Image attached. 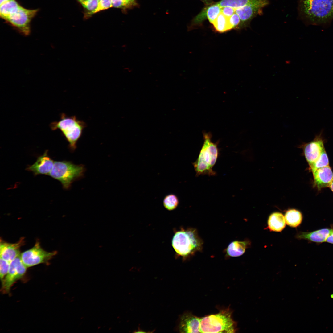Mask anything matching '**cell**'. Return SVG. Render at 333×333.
I'll return each mask as SVG.
<instances>
[{"label": "cell", "instance_id": "obj_27", "mask_svg": "<svg viewBox=\"0 0 333 333\" xmlns=\"http://www.w3.org/2000/svg\"><path fill=\"white\" fill-rule=\"evenodd\" d=\"M10 264L9 262L0 258V277L1 281L8 271Z\"/></svg>", "mask_w": 333, "mask_h": 333}, {"label": "cell", "instance_id": "obj_29", "mask_svg": "<svg viewBox=\"0 0 333 333\" xmlns=\"http://www.w3.org/2000/svg\"><path fill=\"white\" fill-rule=\"evenodd\" d=\"M228 22L231 30L237 28L239 29L240 20L239 16L236 13L228 18Z\"/></svg>", "mask_w": 333, "mask_h": 333}, {"label": "cell", "instance_id": "obj_21", "mask_svg": "<svg viewBox=\"0 0 333 333\" xmlns=\"http://www.w3.org/2000/svg\"><path fill=\"white\" fill-rule=\"evenodd\" d=\"M221 7L216 3L207 6L203 9L206 18L213 24L221 11Z\"/></svg>", "mask_w": 333, "mask_h": 333}, {"label": "cell", "instance_id": "obj_18", "mask_svg": "<svg viewBox=\"0 0 333 333\" xmlns=\"http://www.w3.org/2000/svg\"><path fill=\"white\" fill-rule=\"evenodd\" d=\"M302 218L301 212L295 209L287 210L285 216L286 224L293 227H296L298 226L302 222Z\"/></svg>", "mask_w": 333, "mask_h": 333}, {"label": "cell", "instance_id": "obj_7", "mask_svg": "<svg viewBox=\"0 0 333 333\" xmlns=\"http://www.w3.org/2000/svg\"><path fill=\"white\" fill-rule=\"evenodd\" d=\"M38 9H28L20 6L5 20L23 35H27L30 32V23L36 15Z\"/></svg>", "mask_w": 333, "mask_h": 333}, {"label": "cell", "instance_id": "obj_13", "mask_svg": "<svg viewBox=\"0 0 333 333\" xmlns=\"http://www.w3.org/2000/svg\"><path fill=\"white\" fill-rule=\"evenodd\" d=\"M23 237L21 238L16 243H9L0 239V257L9 262L20 255V248L24 244Z\"/></svg>", "mask_w": 333, "mask_h": 333}, {"label": "cell", "instance_id": "obj_19", "mask_svg": "<svg viewBox=\"0 0 333 333\" xmlns=\"http://www.w3.org/2000/svg\"><path fill=\"white\" fill-rule=\"evenodd\" d=\"M20 6V5L16 0H10L1 4L0 7L1 17L5 20Z\"/></svg>", "mask_w": 333, "mask_h": 333}, {"label": "cell", "instance_id": "obj_14", "mask_svg": "<svg viewBox=\"0 0 333 333\" xmlns=\"http://www.w3.org/2000/svg\"><path fill=\"white\" fill-rule=\"evenodd\" d=\"M54 163V162L48 154V151L47 150L43 155L38 158L34 164L29 166L27 169L32 172L35 175H48L53 168Z\"/></svg>", "mask_w": 333, "mask_h": 333}, {"label": "cell", "instance_id": "obj_1", "mask_svg": "<svg viewBox=\"0 0 333 333\" xmlns=\"http://www.w3.org/2000/svg\"><path fill=\"white\" fill-rule=\"evenodd\" d=\"M300 17L309 24L324 25L333 19V0H298Z\"/></svg>", "mask_w": 333, "mask_h": 333}, {"label": "cell", "instance_id": "obj_4", "mask_svg": "<svg viewBox=\"0 0 333 333\" xmlns=\"http://www.w3.org/2000/svg\"><path fill=\"white\" fill-rule=\"evenodd\" d=\"M53 130L59 129L69 144V147L73 152L77 148L78 141L81 138L86 123L78 119L75 116H69L64 113L60 115V120L50 124Z\"/></svg>", "mask_w": 333, "mask_h": 333}, {"label": "cell", "instance_id": "obj_25", "mask_svg": "<svg viewBox=\"0 0 333 333\" xmlns=\"http://www.w3.org/2000/svg\"><path fill=\"white\" fill-rule=\"evenodd\" d=\"M113 6L125 9L137 5L136 0H111Z\"/></svg>", "mask_w": 333, "mask_h": 333}, {"label": "cell", "instance_id": "obj_33", "mask_svg": "<svg viewBox=\"0 0 333 333\" xmlns=\"http://www.w3.org/2000/svg\"><path fill=\"white\" fill-rule=\"evenodd\" d=\"M329 188L333 193V181H332V183L330 185Z\"/></svg>", "mask_w": 333, "mask_h": 333}, {"label": "cell", "instance_id": "obj_35", "mask_svg": "<svg viewBox=\"0 0 333 333\" xmlns=\"http://www.w3.org/2000/svg\"><path fill=\"white\" fill-rule=\"evenodd\" d=\"M77 0L79 2L81 1H89V0Z\"/></svg>", "mask_w": 333, "mask_h": 333}, {"label": "cell", "instance_id": "obj_3", "mask_svg": "<svg viewBox=\"0 0 333 333\" xmlns=\"http://www.w3.org/2000/svg\"><path fill=\"white\" fill-rule=\"evenodd\" d=\"M204 142L196 161L193 163L196 176L201 175H215L216 173L213 170L219 155L217 143L211 141L210 133H203Z\"/></svg>", "mask_w": 333, "mask_h": 333}, {"label": "cell", "instance_id": "obj_17", "mask_svg": "<svg viewBox=\"0 0 333 333\" xmlns=\"http://www.w3.org/2000/svg\"><path fill=\"white\" fill-rule=\"evenodd\" d=\"M286 220L283 215L279 212L273 213L268 221V227L271 231L280 232L285 227Z\"/></svg>", "mask_w": 333, "mask_h": 333}, {"label": "cell", "instance_id": "obj_32", "mask_svg": "<svg viewBox=\"0 0 333 333\" xmlns=\"http://www.w3.org/2000/svg\"><path fill=\"white\" fill-rule=\"evenodd\" d=\"M207 6L210 5L214 2L212 0H200Z\"/></svg>", "mask_w": 333, "mask_h": 333}, {"label": "cell", "instance_id": "obj_15", "mask_svg": "<svg viewBox=\"0 0 333 333\" xmlns=\"http://www.w3.org/2000/svg\"><path fill=\"white\" fill-rule=\"evenodd\" d=\"M333 228H325L310 232H300L296 237L299 239H304L316 243H321L326 241Z\"/></svg>", "mask_w": 333, "mask_h": 333}, {"label": "cell", "instance_id": "obj_12", "mask_svg": "<svg viewBox=\"0 0 333 333\" xmlns=\"http://www.w3.org/2000/svg\"><path fill=\"white\" fill-rule=\"evenodd\" d=\"M201 318L190 313H185L179 318L178 330L181 333H200Z\"/></svg>", "mask_w": 333, "mask_h": 333}, {"label": "cell", "instance_id": "obj_5", "mask_svg": "<svg viewBox=\"0 0 333 333\" xmlns=\"http://www.w3.org/2000/svg\"><path fill=\"white\" fill-rule=\"evenodd\" d=\"M232 313L229 309H226L201 318V332H235L236 325L232 318Z\"/></svg>", "mask_w": 333, "mask_h": 333}, {"label": "cell", "instance_id": "obj_31", "mask_svg": "<svg viewBox=\"0 0 333 333\" xmlns=\"http://www.w3.org/2000/svg\"><path fill=\"white\" fill-rule=\"evenodd\" d=\"M326 242L330 244H333V230L327 238Z\"/></svg>", "mask_w": 333, "mask_h": 333}, {"label": "cell", "instance_id": "obj_9", "mask_svg": "<svg viewBox=\"0 0 333 333\" xmlns=\"http://www.w3.org/2000/svg\"><path fill=\"white\" fill-rule=\"evenodd\" d=\"M27 268L21 259L20 255L10 262L8 271L2 281L3 293H9L13 285L24 275Z\"/></svg>", "mask_w": 333, "mask_h": 333}, {"label": "cell", "instance_id": "obj_11", "mask_svg": "<svg viewBox=\"0 0 333 333\" xmlns=\"http://www.w3.org/2000/svg\"><path fill=\"white\" fill-rule=\"evenodd\" d=\"M312 173L314 187L318 191L329 187L333 181V172L329 165L319 168Z\"/></svg>", "mask_w": 333, "mask_h": 333}, {"label": "cell", "instance_id": "obj_30", "mask_svg": "<svg viewBox=\"0 0 333 333\" xmlns=\"http://www.w3.org/2000/svg\"><path fill=\"white\" fill-rule=\"evenodd\" d=\"M221 8V12L228 18H229L235 13L236 9L232 7L225 6Z\"/></svg>", "mask_w": 333, "mask_h": 333}, {"label": "cell", "instance_id": "obj_23", "mask_svg": "<svg viewBox=\"0 0 333 333\" xmlns=\"http://www.w3.org/2000/svg\"><path fill=\"white\" fill-rule=\"evenodd\" d=\"M329 159L324 149L317 160L309 167V169L313 172L319 168L329 166Z\"/></svg>", "mask_w": 333, "mask_h": 333}, {"label": "cell", "instance_id": "obj_22", "mask_svg": "<svg viewBox=\"0 0 333 333\" xmlns=\"http://www.w3.org/2000/svg\"><path fill=\"white\" fill-rule=\"evenodd\" d=\"M215 30L220 32H224L231 30L228 18L221 12L212 24Z\"/></svg>", "mask_w": 333, "mask_h": 333}, {"label": "cell", "instance_id": "obj_8", "mask_svg": "<svg viewBox=\"0 0 333 333\" xmlns=\"http://www.w3.org/2000/svg\"><path fill=\"white\" fill-rule=\"evenodd\" d=\"M57 253L56 251L45 250L37 240L33 247L22 253L20 257L24 264L28 268L42 263H47Z\"/></svg>", "mask_w": 333, "mask_h": 333}, {"label": "cell", "instance_id": "obj_2", "mask_svg": "<svg viewBox=\"0 0 333 333\" xmlns=\"http://www.w3.org/2000/svg\"><path fill=\"white\" fill-rule=\"evenodd\" d=\"M203 242L196 229L189 228L176 232L172 241L176 253L185 258L201 251Z\"/></svg>", "mask_w": 333, "mask_h": 333}, {"label": "cell", "instance_id": "obj_34", "mask_svg": "<svg viewBox=\"0 0 333 333\" xmlns=\"http://www.w3.org/2000/svg\"><path fill=\"white\" fill-rule=\"evenodd\" d=\"M10 0H0V5Z\"/></svg>", "mask_w": 333, "mask_h": 333}, {"label": "cell", "instance_id": "obj_24", "mask_svg": "<svg viewBox=\"0 0 333 333\" xmlns=\"http://www.w3.org/2000/svg\"><path fill=\"white\" fill-rule=\"evenodd\" d=\"M179 204V199L175 194H170L166 195L163 200V204L167 210L171 211L176 209Z\"/></svg>", "mask_w": 333, "mask_h": 333}, {"label": "cell", "instance_id": "obj_26", "mask_svg": "<svg viewBox=\"0 0 333 333\" xmlns=\"http://www.w3.org/2000/svg\"><path fill=\"white\" fill-rule=\"evenodd\" d=\"M113 7L111 0H99L97 8L93 11L89 12V15L92 14L101 10Z\"/></svg>", "mask_w": 333, "mask_h": 333}, {"label": "cell", "instance_id": "obj_6", "mask_svg": "<svg viewBox=\"0 0 333 333\" xmlns=\"http://www.w3.org/2000/svg\"><path fill=\"white\" fill-rule=\"evenodd\" d=\"M85 171L83 165H76L66 161H57L54 162L48 175L60 181L63 188L68 189L74 181L83 177Z\"/></svg>", "mask_w": 333, "mask_h": 333}, {"label": "cell", "instance_id": "obj_28", "mask_svg": "<svg viewBox=\"0 0 333 333\" xmlns=\"http://www.w3.org/2000/svg\"><path fill=\"white\" fill-rule=\"evenodd\" d=\"M99 0H89L88 1H81L79 2L82 6L88 10L92 12L94 11L97 7Z\"/></svg>", "mask_w": 333, "mask_h": 333}, {"label": "cell", "instance_id": "obj_16", "mask_svg": "<svg viewBox=\"0 0 333 333\" xmlns=\"http://www.w3.org/2000/svg\"><path fill=\"white\" fill-rule=\"evenodd\" d=\"M250 245L249 240H235L231 242L226 250L227 256L231 257H239L244 253L246 249Z\"/></svg>", "mask_w": 333, "mask_h": 333}, {"label": "cell", "instance_id": "obj_10", "mask_svg": "<svg viewBox=\"0 0 333 333\" xmlns=\"http://www.w3.org/2000/svg\"><path fill=\"white\" fill-rule=\"evenodd\" d=\"M324 141L322 133H320L316 135L312 141L303 143L301 145L309 167L317 160L325 149Z\"/></svg>", "mask_w": 333, "mask_h": 333}, {"label": "cell", "instance_id": "obj_20", "mask_svg": "<svg viewBox=\"0 0 333 333\" xmlns=\"http://www.w3.org/2000/svg\"><path fill=\"white\" fill-rule=\"evenodd\" d=\"M258 0H221L216 3L221 7L229 6L235 9L240 8Z\"/></svg>", "mask_w": 333, "mask_h": 333}]
</instances>
